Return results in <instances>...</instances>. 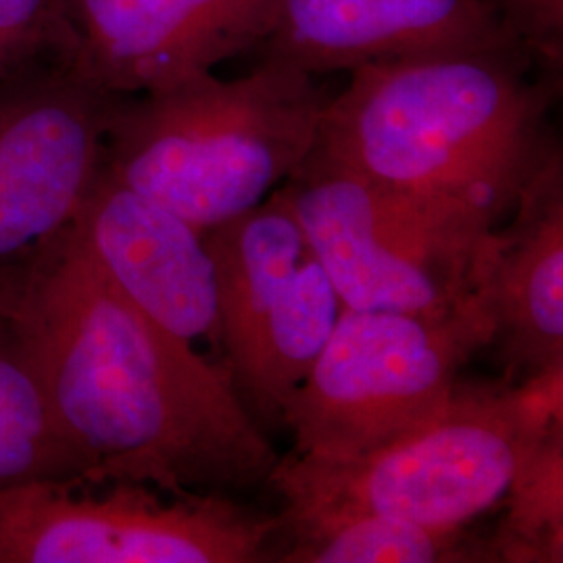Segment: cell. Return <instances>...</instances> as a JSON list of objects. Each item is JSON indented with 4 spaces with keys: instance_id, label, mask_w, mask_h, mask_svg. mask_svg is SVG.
<instances>
[{
    "instance_id": "1",
    "label": "cell",
    "mask_w": 563,
    "mask_h": 563,
    "mask_svg": "<svg viewBox=\"0 0 563 563\" xmlns=\"http://www.w3.org/2000/svg\"><path fill=\"white\" fill-rule=\"evenodd\" d=\"M9 328L86 486L230 495L269 483L280 455L230 372L125 299L67 228L27 262Z\"/></svg>"
},
{
    "instance_id": "2",
    "label": "cell",
    "mask_w": 563,
    "mask_h": 563,
    "mask_svg": "<svg viewBox=\"0 0 563 563\" xmlns=\"http://www.w3.org/2000/svg\"><path fill=\"white\" fill-rule=\"evenodd\" d=\"M516 42L363 65L330 97L311 157L369 180L472 205L505 220L560 144Z\"/></svg>"
},
{
    "instance_id": "3",
    "label": "cell",
    "mask_w": 563,
    "mask_h": 563,
    "mask_svg": "<svg viewBox=\"0 0 563 563\" xmlns=\"http://www.w3.org/2000/svg\"><path fill=\"white\" fill-rule=\"evenodd\" d=\"M288 60L113 97L102 167L202 234L262 205L316 148L330 92Z\"/></svg>"
},
{
    "instance_id": "4",
    "label": "cell",
    "mask_w": 563,
    "mask_h": 563,
    "mask_svg": "<svg viewBox=\"0 0 563 563\" xmlns=\"http://www.w3.org/2000/svg\"><path fill=\"white\" fill-rule=\"evenodd\" d=\"M563 367L520 386H457L430 422L355 460L280 457L267 486L284 507H339L455 530L504 504L562 423Z\"/></svg>"
},
{
    "instance_id": "5",
    "label": "cell",
    "mask_w": 563,
    "mask_h": 563,
    "mask_svg": "<svg viewBox=\"0 0 563 563\" xmlns=\"http://www.w3.org/2000/svg\"><path fill=\"white\" fill-rule=\"evenodd\" d=\"M313 244L342 305L446 313L476 295V263L499 225L462 201L369 180L307 157L276 188Z\"/></svg>"
},
{
    "instance_id": "6",
    "label": "cell",
    "mask_w": 563,
    "mask_h": 563,
    "mask_svg": "<svg viewBox=\"0 0 563 563\" xmlns=\"http://www.w3.org/2000/svg\"><path fill=\"white\" fill-rule=\"evenodd\" d=\"M493 341L478 295L446 313L342 307L322 353L284 405L295 455L344 462L430 422L460 372Z\"/></svg>"
},
{
    "instance_id": "7",
    "label": "cell",
    "mask_w": 563,
    "mask_h": 563,
    "mask_svg": "<svg viewBox=\"0 0 563 563\" xmlns=\"http://www.w3.org/2000/svg\"><path fill=\"white\" fill-rule=\"evenodd\" d=\"M76 484L0 486V563H253L274 560L278 516L223 493L172 495L111 483L102 495Z\"/></svg>"
},
{
    "instance_id": "8",
    "label": "cell",
    "mask_w": 563,
    "mask_h": 563,
    "mask_svg": "<svg viewBox=\"0 0 563 563\" xmlns=\"http://www.w3.org/2000/svg\"><path fill=\"white\" fill-rule=\"evenodd\" d=\"M205 242L225 369L253 416L282 420L341 318V297L278 190L205 232Z\"/></svg>"
},
{
    "instance_id": "9",
    "label": "cell",
    "mask_w": 563,
    "mask_h": 563,
    "mask_svg": "<svg viewBox=\"0 0 563 563\" xmlns=\"http://www.w3.org/2000/svg\"><path fill=\"white\" fill-rule=\"evenodd\" d=\"M67 74L109 97H139L211 74L263 46L278 0H60Z\"/></svg>"
},
{
    "instance_id": "10",
    "label": "cell",
    "mask_w": 563,
    "mask_h": 563,
    "mask_svg": "<svg viewBox=\"0 0 563 563\" xmlns=\"http://www.w3.org/2000/svg\"><path fill=\"white\" fill-rule=\"evenodd\" d=\"M111 101L65 71L0 101V265L74 222L101 172Z\"/></svg>"
},
{
    "instance_id": "11",
    "label": "cell",
    "mask_w": 563,
    "mask_h": 563,
    "mask_svg": "<svg viewBox=\"0 0 563 563\" xmlns=\"http://www.w3.org/2000/svg\"><path fill=\"white\" fill-rule=\"evenodd\" d=\"M67 232L153 322L222 349L216 265L201 230L101 167Z\"/></svg>"
},
{
    "instance_id": "12",
    "label": "cell",
    "mask_w": 563,
    "mask_h": 563,
    "mask_svg": "<svg viewBox=\"0 0 563 563\" xmlns=\"http://www.w3.org/2000/svg\"><path fill=\"white\" fill-rule=\"evenodd\" d=\"M476 263V295L509 374L563 367V157L560 144L526 184Z\"/></svg>"
},
{
    "instance_id": "13",
    "label": "cell",
    "mask_w": 563,
    "mask_h": 563,
    "mask_svg": "<svg viewBox=\"0 0 563 563\" xmlns=\"http://www.w3.org/2000/svg\"><path fill=\"white\" fill-rule=\"evenodd\" d=\"M514 42L483 0H278L263 48L313 76Z\"/></svg>"
},
{
    "instance_id": "14",
    "label": "cell",
    "mask_w": 563,
    "mask_h": 563,
    "mask_svg": "<svg viewBox=\"0 0 563 563\" xmlns=\"http://www.w3.org/2000/svg\"><path fill=\"white\" fill-rule=\"evenodd\" d=\"M284 563L493 562L465 528L437 530L339 507H282Z\"/></svg>"
},
{
    "instance_id": "15",
    "label": "cell",
    "mask_w": 563,
    "mask_h": 563,
    "mask_svg": "<svg viewBox=\"0 0 563 563\" xmlns=\"http://www.w3.org/2000/svg\"><path fill=\"white\" fill-rule=\"evenodd\" d=\"M20 483L86 486V470L7 320L0 322V486Z\"/></svg>"
},
{
    "instance_id": "16",
    "label": "cell",
    "mask_w": 563,
    "mask_h": 563,
    "mask_svg": "<svg viewBox=\"0 0 563 563\" xmlns=\"http://www.w3.org/2000/svg\"><path fill=\"white\" fill-rule=\"evenodd\" d=\"M563 426L553 428L509 486L507 514L488 544L493 562H562Z\"/></svg>"
},
{
    "instance_id": "17",
    "label": "cell",
    "mask_w": 563,
    "mask_h": 563,
    "mask_svg": "<svg viewBox=\"0 0 563 563\" xmlns=\"http://www.w3.org/2000/svg\"><path fill=\"white\" fill-rule=\"evenodd\" d=\"M71 42L60 0H0V84L53 60L67 74Z\"/></svg>"
},
{
    "instance_id": "18",
    "label": "cell",
    "mask_w": 563,
    "mask_h": 563,
    "mask_svg": "<svg viewBox=\"0 0 563 563\" xmlns=\"http://www.w3.org/2000/svg\"><path fill=\"white\" fill-rule=\"evenodd\" d=\"M490 15L530 59L560 80L563 67V0H483Z\"/></svg>"
},
{
    "instance_id": "19",
    "label": "cell",
    "mask_w": 563,
    "mask_h": 563,
    "mask_svg": "<svg viewBox=\"0 0 563 563\" xmlns=\"http://www.w3.org/2000/svg\"><path fill=\"white\" fill-rule=\"evenodd\" d=\"M25 274H27V263L0 265V322H7L11 318L13 307L20 299Z\"/></svg>"
}]
</instances>
